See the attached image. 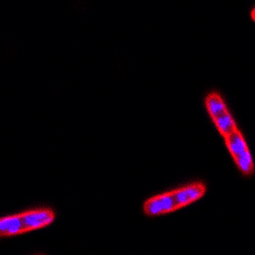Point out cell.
I'll use <instances>...</instances> for the list:
<instances>
[{"instance_id":"1","label":"cell","mask_w":255,"mask_h":255,"mask_svg":"<svg viewBox=\"0 0 255 255\" xmlns=\"http://www.w3.org/2000/svg\"><path fill=\"white\" fill-rule=\"evenodd\" d=\"M207 186L203 183H191L174 190L154 195L145 200L143 212L147 216H162L179 211L204 197Z\"/></svg>"},{"instance_id":"2","label":"cell","mask_w":255,"mask_h":255,"mask_svg":"<svg viewBox=\"0 0 255 255\" xmlns=\"http://www.w3.org/2000/svg\"><path fill=\"white\" fill-rule=\"evenodd\" d=\"M55 220V212L51 208H36L18 215L0 218V238H9L36 231L51 225Z\"/></svg>"},{"instance_id":"3","label":"cell","mask_w":255,"mask_h":255,"mask_svg":"<svg viewBox=\"0 0 255 255\" xmlns=\"http://www.w3.org/2000/svg\"><path fill=\"white\" fill-rule=\"evenodd\" d=\"M206 109L208 111L209 118L215 123L218 133L222 136L229 135L234 130L238 129L235 119L232 118L227 105L223 101L222 96L218 92H211L206 97Z\"/></svg>"},{"instance_id":"4","label":"cell","mask_w":255,"mask_h":255,"mask_svg":"<svg viewBox=\"0 0 255 255\" xmlns=\"http://www.w3.org/2000/svg\"><path fill=\"white\" fill-rule=\"evenodd\" d=\"M223 139L239 170L245 176H252L254 172V161H253L247 140L244 138L243 133L239 130V128L229 135L223 136Z\"/></svg>"}]
</instances>
